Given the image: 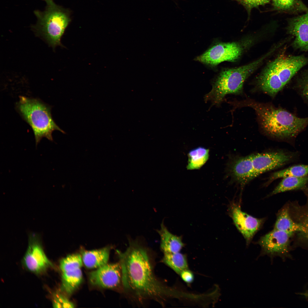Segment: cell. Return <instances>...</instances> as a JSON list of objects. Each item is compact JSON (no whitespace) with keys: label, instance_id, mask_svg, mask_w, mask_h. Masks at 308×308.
Instances as JSON below:
<instances>
[{"label":"cell","instance_id":"d4e9b609","mask_svg":"<svg viewBox=\"0 0 308 308\" xmlns=\"http://www.w3.org/2000/svg\"><path fill=\"white\" fill-rule=\"evenodd\" d=\"M307 175L308 165H296L274 173L270 177L269 182L280 178L301 177Z\"/></svg>","mask_w":308,"mask_h":308},{"label":"cell","instance_id":"f1b7e54d","mask_svg":"<svg viewBox=\"0 0 308 308\" xmlns=\"http://www.w3.org/2000/svg\"><path fill=\"white\" fill-rule=\"evenodd\" d=\"M243 5L248 11L269 3L270 0H235Z\"/></svg>","mask_w":308,"mask_h":308},{"label":"cell","instance_id":"83f0119b","mask_svg":"<svg viewBox=\"0 0 308 308\" xmlns=\"http://www.w3.org/2000/svg\"><path fill=\"white\" fill-rule=\"evenodd\" d=\"M295 88L299 93L308 103V76L299 80Z\"/></svg>","mask_w":308,"mask_h":308},{"label":"cell","instance_id":"8992f818","mask_svg":"<svg viewBox=\"0 0 308 308\" xmlns=\"http://www.w3.org/2000/svg\"><path fill=\"white\" fill-rule=\"evenodd\" d=\"M255 177L266 172L277 169L296 160L297 152L278 151L252 154Z\"/></svg>","mask_w":308,"mask_h":308},{"label":"cell","instance_id":"5bb4252c","mask_svg":"<svg viewBox=\"0 0 308 308\" xmlns=\"http://www.w3.org/2000/svg\"><path fill=\"white\" fill-rule=\"evenodd\" d=\"M229 169L234 180L242 185L255 178L251 155L236 158L230 164Z\"/></svg>","mask_w":308,"mask_h":308},{"label":"cell","instance_id":"e0dca14e","mask_svg":"<svg viewBox=\"0 0 308 308\" xmlns=\"http://www.w3.org/2000/svg\"><path fill=\"white\" fill-rule=\"evenodd\" d=\"M157 232L161 239V249L164 254L179 252L184 246L182 237L170 232L163 223Z\"/></svg>","mask_w":308,"mask_h":308},{"label":"cell","instance_id":"2e32d148","mask_svg":"<svg viewBox=\"0 0 308 308\" xmlns=\"http://www.w3.org/2000/svg\"><path fill=\"white\" fill-rule=\"evenodd\" d=\"M288 204L291 216L301 227V232L297 233L298 238L299 240L308 244V200L303 205L296 202Z\"/></svg>","mask_w":308,"mask_h":308},{"label":"cell","instance_id":"9c48e42d","mask_svg":"<svg viewBox=\"0 0 308 308\" xmlns=\"http://www.w3.org/2000/svg\"><path fill=\"white\" fill-rule=\"evenodd\" d=\"M38 235H30L27 250L23 259V264L30 271L36 273L45 270L52 264L44 252Z\"/></svg>","mask_w":308,"mask_h":308},{"label":"cell","instance_id":"d6986e66","mask_svg":"<svg viewBox=\"0 0 308 308\" xmlns=\"http://www.w3.org/2000/svg\"><path fill=\"white\" fill-rule=\"evenodd\" d=\"M274 229L294 234L301 231L300 226L290 216L288 204L283 206L278 213Z\"/></svg>","mask_w":308,"mask_h":308},{"label":"cell","instance_id":"8fae6325","mask_svg":"<svg viewBox=\"0 0 308 308\" xmlns=\"http://www.w3.org/2000/svg\"><path fill=\"white\" fill-rule=\"evenodd\" d=\"M90 281L94 285L112 288L122 283L121 267L119 263L106 264L91 272L89 274Z\"/></svg>","mask_w":308,"mask_h":308},{"label":"cell","instance_id":"ac0fdd59","mask_svg":"<svg viewBox=\"0 0 308 308\" xmlns=\"http://www.w3.org/2000/svg\"><path fill=\"white\" fill-rule=\"evenodd\" d=\"M109 247L82 252L83 263L89 268H98L107 264L110 255Z\"/></svg>","mask_w":308,"mask_h":308},{"label":"cell","instance_id":"7a4b0ae2","mask_svg":"<svg viewBox=\"0 0 308 308\" xmlns=\"http://www.w3.org/2000/svg\"><path fill=\"white\" fill-rule=\"evenodd\" d=\"M241 103V105L254 110L266 133L290 143L307 126L306 118L298 117L283 109L250 100Z\"/></svg>","mask_w":308,"mask_h":308},{"label":"cell","instance_id":"ba28073f","mask_svg":"<svg viewBox=\"0 0 308 308\" xmlns=\"http://www.w3.org/2000/svg\"><path fill=\"white\" fill-rule=\"evenodd\" d=\"M242 48L235 42L220 43L214 45L198 57L196 60L212 66L222 62L234 61L242 52Z\"/></svg>","mask_w":308,"mask_h":308},{"label":"cell","instance_id":"4316f807","mask_svg":"<svg viewBox=\"0 0 308 308\" xmlns=\"http://www.w3.org/2000/svg\"><path fill=\"white\" fill-rule=\"evenodd\" d=\"M53 305L55 308H74V304L63 295L55 294L53 300Z\"/></svg>","mask_w":308,"mask_h":308},{"label":"cell","instance_id":"30bf717a","mask_svg":"<svg viewBox=\"0 0 308 308\" xmlns=\"http://www.w3.org/2000/svg\"><path fill=\"white\" fill-rule=\"evenodd\" d=\"M230 211L235 225L245 239L246 245H248L262 226L264 219L257 218L249 215L235 203L230 206Z\"/></svg>","mask_w":308,"mask_h":308},{"label":"cell","instance_id":"52a82bcc","mask_svg":"<svg viewBox=\"0 0 308 308\" xmlns=\"http://www.w3.org/2000/svg\"><path fill=\"white\" fill-rule=\"evenodd\" d=\"M294 234L273 229L261 237L257 242L261 248L259 256L267 255L271 260L279 256L283 259L289 256L290 240Z\"/></svg>","mask_w":308,"mask_h":308},{"label":"cell","instance_id":"4fadbf2b","mask_svg":"<svg viewBox=\"0 0 308 308\" xmlns=\"http://www.w3.org/2000/svg\"><path fill=\"white\" fill-rule=\"evenodd\" d=\"M287 30L294 37L293 45L295 48L308 51V12L303 15L290 19Z\"/></svg>","mask_w":308,"mask_h":308},{"label":"cell","instance_id":"7c38bea8","mask_svg":"<svg viewBox=\"0 0 308 308\" xmlns=\"http://www.w3.org/2000/svg\"><path fill=\"white\" fill-rule=\"evenodd\" d=\"M274 61L277 73L284 86L300 69L308 63V59L303 55L280 57Z\"/></svg>","mask_w":308,"mask_h":308},{"label":"cell","instance_id":"277c9868","mask_svg":"<svg viewBox=\"0 0 308 308\" xmlns=\"http://www.w3.org/2000/svg\"><path fill=\"white\" fill-rule=\"evenodd\" d=\"M42 0L46 3L45 9L44 11H34L37 21L32 28L53 48L62 46L61 38L70 21L67 11L56 4L53 0Z\"/></svg>","mask_w":308,"mask_h":308},{"label":"cell","instance_id":"3957f363","mask_svg":"<svg viewBox=\"0 0 308 308\" xmlns=\"http://www.w3.org/2000/svg\"><path fill=\"white\" fill-rule=\"evenodd\" d=\"M17 108L23 118L32 128L37 145L43 137L53 140L52 132H65L53 120L50 106L36 98L20 96Z\"/></svg>","mask_w":308,"mask_h":308},{"label":"cell","instance_id":"5b68a950","mask_svg":"<svg viewBox=\"0 0 308 308\" xmlns=\"http://www.w3.org/2000/svg\"><path fill=\"white\" fill-rule=\"evenodd\" d=\"M264 58L263 56L245 65L222 71L214 82L211 91L205 96V100L218 105L227 94L241 93L246 80Z\"/></svg>","mask_w":308,"mask_h":308},{"label":"cell","instance_id":"603a6c76","mask_svg":"<svg viewBox=\"0 0 308 308\" xmlns=\"http://www.w3.org/2000/svg\"><path fill=\"white\" fill-rule=\"evenodd\" d=\"M275 8L291 14L308 12V8L301 0H272Z\"/></svg>","mask_w":308,"mask_h":308},{"label":"cell","instance_id":"ffe728a7","mask_svg":"<svg viewBox=\"0 0 308 308\" xmlns=\"http://www.w3.org/2000/svg\"><path fill=\"white\" fill-rule=\"evenodd\" d=\"M308 185V175L283 178L269 196L287 191L306 190Z\"/></svg>","mask_w":308,"mask_h":308},{"label":"cell","instance_id":"484cf974","mask_svg":"<svg viewBox=\"0 0 308 308\" xmlns=\"http://www.w3.org/2000/svg\"><path fill=\"white\" fill-rule=\"evenodd\" d=\"M82 257L78 254L68 255L62 259L60 262V268L62 272L80 269L83 264Z\"/></svg>","mask_w":308,"mask_h":308},{"label":"cell","instance_id":"f546056e","mask_svg":"<svg viewBox=\"0 0 308 308\" xmlns=\"http://www.w3.org/2000/svg\"><path fill=\"white\" fill-rule=\"evenodd\" d=\"M180 275L182 279L187 283H191L193 280V274L192 271L188 269L183 271Z\"/></svg>","mask_w":308,"mask_h":308},{"label":"cell","instance_id":"6da1fadb","mask_svg":"<svg viewBox=\"0 0 308 308\" xmlns=\"http://www.w3.org/2000/svg\"><path fill=\"white\" fill-rule=\"evenodd\" d=\"M148 251L135 240L129 242L123 252L117 251L122 284L125 293L134 300L141 302L152 300L163 305L167 299L176 297L177 292L155 275Z\"/></svg>","mask_w":308,"mask_h":308},{"label":"cell","instance_id":"cb8c5ba5","mask_svg":"<svg viewBox=\"0 0 308 308\" xmlns=\"http://www.w3.org/2000/svg\"><path fill=\"white\" fill-rule=\"evenodd\" d=\"M162 261L179 275L183 271L188 268L186 257L184 255L179 252L172 254H164Z\"/></svg>","mask_w":308,"mask_h":308},{"label":"cell","instance_id":"7402d4cb","mask_svg":"<svg viewBox=\"0 0 308 308\" xmlns=\"http://www.w3.org/2000/svg\"><path fill=\"white\" fill-rule=\"evenodd\" d=\"M62 285L67 293H72L81 283L82 274L80 269L62 272Z\"/></svg>","mask_w":308,"mask_h":308},{"label":"cell","instance_id":"9a60e30c","mask_svg":"<svg viewBox=\"0 0 308 308\" xmlns=\"http://www.w3.org/2000/svg\"><path fill=\"white\" fill-rule=\"evenodd\" d=\"M260 89L274 97L284 87L276 71L274 61L270 63L258 80Z\"/></svg>","mask_w":308,"mask_h":308},{"label":"cell","instance_id":"44dd1931","mask_svg":"<svg viewBox=\"0 0 308 308\" xmlns=\"http://www.w3.org/2000/svg\"><path fill=\"white\" fill-rule=\"evenodd\" d=\"M209 150L203 147H198L191 150L188 153L187 169L192 170L200 169L208 160Z\"/></svg>","mask_w":308,"mask_h":308}]
</instances>
